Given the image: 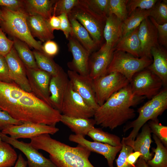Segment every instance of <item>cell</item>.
<instances>
[{"mask_svg":"<svg viewBox=\"0 0 167 167\" xmlns=\"http://www.w3.org/2000/svg\"><path fill=\"white\" fill-rule=\"evenodd\" d=\"M0 109L22 123L55 126L62 114L58 110L14 83L0 81Z\"/></svg>","mask_w":167,"mask_h":167,"instance_id":"1","label":"cell"},{"mask_svg":"<svg viewBox=\"0 0 167 167\" xmlns=\"http://www.w3.org/2000/svg\"><path fill=\"white\" fill-rule=\"evenodd\" d=\"M146 98L134 95L130 84L110 97L95 111L96 124L111 130L119 126L135 116L131 107L136 105Z\"/></svg>","mask_w":167,"mask_h":167,"instance_id":"2","label":"cell"},{"mask_svg":"<svg viewBox=\"0 0 167 167\" xmlns=\"http://www.w3.org/2000/svg\"><path fill=\"white\" fill-rule=\"evenodd\" d=\"M30 140V143L34 148L49 154V159L57 167H95L89 160L91 152L79 145L71 147L47 134Z\"/></svg>","mask_w":167,"mask_h":167,"instance_id":"3","label":"cell"},{"mask_svg":"<svg viewBox=\"0 0 167 167\" xmlns=\"http://www.w3.org/2000/svg\"><path fill=\"white\" fill-rule=\"evenodd\" d=\"M167 108V88L165 87L156 95L139 108V115L134 120L130 122L123 128L126 132L131 128L129 135L122 139L125 143L131 146L142 127L148 121L158 119Z\"/></svg>","mask_w":167,"mask_h":167,"instance_id":"4","label":"cell"},{"mask_svg":"<svg viewBox=\"0 0 167 167\" xmlns=\"http://www.w3.org/2000/svg\"><path fill=\"white\" fill-rule=\"evenodd\" d=\"M1 9L2 19L0 26L3 31L43 52L41 42L36 41L30 32L27 22V14L25 11H13L4 7Z\"/></svg>","mask_w":167,"mask_h":167,"instance_id":"5","label":"cell"},{"mask_svg":"<svg viewBox=\"0 0 167 167\" xmlns=\"http://www.w3.org/2000/svg\"><path fill=\"white\" fill-rule=\"evenodd\" d=\"M69 15L86 29L98 47L101 45L104 40L103 32L106 18L94 12L84 0H79Z\"/></svg>","mask_w":167,"mask_h":167,"instance_id":"6","label":"cell"},{"mask_svg":"<svg viewBox=\"0 0 167 167\" xmlns=\"http://www.w3.org/2000/svg\"><path fill=\"white\" fill-rule=\"evenodd\" d=\"M153 59L146 57L137 58L122 51L115 50L108 67L107 74L113 72H119L130 82L136 73L148 67Z\"/></svg>","mask_w":167,"mask_h":167,"instance_id":"7","label":"cell"},{"mask_svg":"<svg viewBox=\"0 0 167 167\" xmlns=\"http://www.w3.org/2000/svg\"><path fill=\"white\" fill-rule=\"evenodd\" d=\"M130 81L120 73L113 72L93 80L96 102L102 105L110 97L130 84Z\"/></svg>","mask_w":167,"mask_h":167,"instance_id":"8","label":"cell"},{"mask_svg":"<svg viewBox=\"0 0 167 167\" xmlns=\"http://www.w3.org/2000/svg\"><path fill=\"white\" fill-rule=\"evenodd\" d=\"M130 85L134 95L149 100L158 94L163 86L161 79L147 68L135 74Z\"/></svg>","mask_w":167,"mask_h":167,"instance_id":"9","label":"cell"},{"mask_svg":"<svg viewBox=\"0 0 167 167\" xmlns=\"http://www.w3.org/2000/svg\"><path fill=\"white\" fill-rule=\"evenodd\" d=\"M95 110L72 88L69 83L63 101L61 113L67 116L91 118Z\"/></svg>","mask_w":167,"mask_h":167,"instance_id":"10","label":"cell"},{"mask_svg":"<svg viewBox=\"0 0 167 167\" xmlns=\"http://www.w3.org/2000/svg\"><path fill=\"white\" fill-rule=\"evenodd\" d=\"M59 130L58 128L54 126L25 122L19 125L8 126L2 130L1 132L6 135H9L13 139H18L20 138L31 139L45 134L54 135Z\"/></svg>","mask_w":167,"mask_h":167,"instance_id":"11","label":"cell"},{"mask_svg":"<svg viewBox=\"0 0 167 167\" xmlns=\"http://www.w3.org/2000/svg\"><path fill=\"white\" fill-rule=\"evenodd\" d=\"M2 141L21 152L26 157L28 167H57L49 159L45 157L30 143L13 139L0 132Z\"/></svg>","mask_w":167,"mask_h":167,"instance_id":"12","label":"cell"},{"mask_svg":"<svg viewBox=\"0 0 167 167\" xmlns=\"http://www.w3.org/2000/svg\"><path fill=\"white\" fill-rule=\"evenodd\" d=\"M67 74L73 89L95 111L100 106L96 98L93 80L89 75H81L71 70Z\"/></svg>","mask_w":167,"mask_h":167,"instance_id":"13","label":"cell"},{"mask_svg":"<svg viewBox=\"0 0 167 167\" xmlns=\"http://www.w3.org/2000/svg\"><path fill=\"white\" fill-rule=\"evenodd\" d=\"M26 69L31 92L52 106L50 100L49 91L51 75L38 68L30 69L26 67Z\"/></svg>","mask_w":167,"mask_h":167,"instance_id":"14","label":"cell"},{"mask_svg":"<svg viewBox=\"0 0 167 167\" xmlns=\"http://www.w3.org/2000/svg\"><path fill=\"white\" fill-rule=\"evenodd\" d=\"M68 50L72 55L71 61L67 63L70 70L83 75H89V62L91 54L72 35L67 39Z\"/></svg>","mask_w":167,"mask_h":167,"instance_id":"15","label":"cell"},{"mask_svg":"<svg viewBox=\"0 0 167 167\" xmlns=\"http://www.w3.org/2000/svg\"><path fill=\"white\" fill-rule=\"evenodd\" d=\"M115 48L105 43L89 58V76L93 80L107 74L108 67L111 61Z\"/></svg>","mask_w":167,"mask_h":167,"instance_id":"16","label":"cell"},{"mask_svg":"<svg viewBox=\"0 0 167 167\" xmlns=\"http://www.w3.org/2000/svg\"><path fill=\"white\" fill-rule=\"evenodd\" d=\"M5 57L11 79L23 90L31 92L26 67L13 46Z\"/></svg>","mask_w":167,"mask_h":167,"instance_id":"17","label":"cell"},{"mask_svg":"<svg viewBox=\"0 0 167 167\" xmlns=\"http://www.w3.org/2000/svg\"><path fill=\"white\" fill-rule=\"evenodd\" d=\"M69 139L70 141L85 148L91 152L103 156L106 159L109 167H113V162L116 156L122 148V146H113L98 142L90 141L82 135L76 134L70 135Z\"/></svg>","mask_w":167,"mask_h":167,"instance_id":"18","label":"cell"},{"mask_svg":"<svg viewBox=\"0 0 167 167\" xmlns=\"http://www.w3.org/2000/svg\"><path fill=\"white\" fill-rule=\"evenodd\" d=\"M138 36L141 44V58L152 59L151 49L159 44L157 29L149 17L143 20L139 26Z\"/></svg>","mask_w":167,"mask_h":167,"instance_id":"19","label":"cell"},{"mask_svg":"<svg viewBox=\"0 0 167 167\" xmlns=\"http://www.w3.org/2000/svg\"><path fill=\"white\" fill-rule=\"evenodd\" d=\"M69 83L67 74L63 69L51 78L49 85L50 101L52 106L60 113Z\"/></svg>","mask_w":167,"mask_h":167,"instance_id":"20","label":"cell"},{"mask_svg":"<svg viewBox=\"0 0 167 167\" xmlns=\"http://www.w3.org/2000/svg\"><path fill=\"white\" fill-rule=\"evenodd\" d=\"M153 59L147 68L162 80L163 86L167 85V51L166 49L159 45L152 47L151 51Z\"/></svg>","mask_w":167,"mask_h":167,"instance_id":"21","label":"cell"},{"mask_svg":"<svg viewBox=\"0 0 167 167\" xmlns=\"http://www.w3.org/2000/svg\"><path fill=\"white\" fill-rule=\"evenodd\" d=\"M26 20L30 32L33 37H36L42 42L54 38V32L49 28L46 19L42 17L27 14Z\"/></svg>","mask_w":167,"mask_h":167,"instance_id":"22","label":"cell"},{"mask_svg":"<svg viewBox=\"0 0 167 167\" xmlns=\"http://www.w3.org/2000/svg\"><path fill=\"white\" fill-rule=\"evenodd\" d=\"M122 22L114 14L106 17L103 35L107 45L115 47L122 36Z\"/></svg>","mask_w":167,"mask_h":167,"instance_id":"23","label":"cell"},{"mask_svg":"<svg viewBox=\"0 0 167 167\" xmlns=\"http://www.w3.org/2000/svg\"><path fill=\"white\" fill-rule=\"evenodd\" d=\"M142 128L141 132L138 135L131 147L134 152H139L142 155L140 157L147 162L152 158L153 156L150 151L151 145L153 142L152 132L148 123H145Z\"/></svg>","mask_w":167,"mask_h":167,"instance_id":"24","label":"cell"},{"mask_svg":"<svg viewBox=\"0 0 167 167\" xmlns=\"http://www.w3.org/2000/svg\"><path fill=\"white\" fill-rule=\"evenodd\" d=\"M138 28L122 36L115 46V50L126 52L135 58H141V44L138 36Z\"/></svg>","mask_w":167,"mask_h":167,"instance_id":"25","label":"cell"},{"mask_svg":"<svg viewBox=\"0 0 167 167\" xmlns=\"http://www.w3.org/2000/svg\"><path fill=\"white\" fill-rule=\"evenodd\" d=\"M73 36L90 54L99 47L86 29L77 20L68 15Z\"/></svg>","mask_w":167,"mask_h":167,"instance_id":"26","label":"cell"},{"mask_svg":"<svg viewBox=\"0 0 167 167\" xmlns=\"http://www.w3.org/2000/svg\"><path fill=\"white\" fill-rule=\"evenodd\" d=\"M55 0H24V9L29 15L40 16L46 19L52 15Z\"/></svg>","mask_w":167,"mask_h":167,"instance_id":"27","label":"cell"},{"mask_svg":"<svg viewBox=\"0 0 167 167\" xmlns=\"http://www.w3.org/2000/svg\"><path fill=\"white\" fill-rule=\"evenodd\" d=\"M60 122L70 128L75 134L84 137L87 135L96 124L93 119L71 117L63 114L62 115Z\"/></svg>","mask_w":167,"mask_h":167,"instance_id":"28","label":"cell"},{"mask_svg":"<svg viewBox=\"0 0 167 167\" xmlns=\"http://www.w3.org/2000/svg\"><path fill=\"white\" fill-rule=\"evenodd\" d=\"M32 52L38 68L48 73L51 76L57 75L63 69L52 58L35 49Z\"/></svg>","mask_w":167,"mask_h":167,"instance_id":"29","label":"cell"},{"mask_svg":"<svg viewBox=\"0 0 167 167\" xmlns=\"http://www.w3.org/2000/svg\"><path fill=\"white\" fill-rule=\"evenodd\" d=\"M151 10L137 8L132 12L122 22V36L138 27L143 20L148 17Z\"/></svg>","mask_w":167,"mask_h":167,"instance_id":"30","label":"cell"},{"mask_svg":"<svg viewBox=\"0 0 167 167\" xmlns=\"http://www.w3.org/2000/svg\"><path fill=\"white\" fill-rule=\"evenodd\" d=\"M13 47L25 67L30 69L38 68L32 51L24 42L14 38Z\"/></svg>","mask_w":167,"mask_h":167,"instance_id":"31","label":"cell"},{"mask_svg":"<svg viewBox=\"0 0 167 167\" xmlns=\"http://www.w3.org/2000/svg\"><path fill=\"white\" fill-rule=\"evenodd\" d=\"M153 138L156 147L152 150L155 153L154 157L147 162L151 167H167V148L154 134Z\"/></svg>","mask_w":167,"mask_h":167,"instance_id":"32","label":"cell"},{"mask_svg":"<svg viewBox=\"0 0 167 167\" xmlns=\"http://www.w3.org/2000/svg\"><path fill=\"white\" fill-rule=\"evenodd\" d=\"M94 141L107 143L113 146H122L118 136L105 132L100 128L94 127L87 134Z\"/></svg>","mask_w":167,"mask_h":167,"instance_id":"33","label":"cell"},{"mask_svg":"<svg viewBox=\"0 0 167 167\" xmlns=\"http://www.w3.org/2000/svg\"><path fill=\"white\" fill-rule=\"evenodd\" d=\"M11 146L2 141L0 143V167H12L15 165L18 156Z\"/></svg>","mask_w":167,"mask_h":167,"instance_id":"34","label":"cell"},{"mask_svg":"<svg viewBox=\"0 0 167 167\" xmlns=\"http://www.w3.org/2000/svg\"><path fill=\"white\" fill-rule=\"evenodd\" d=\"M149 17L158 24L167 23V1L158 0L151 9Z\"/></svg>","mask_w":167,"mask_h":167,"instance_id":"35","label":"cell"},{"mask_svg":"<svg viewBox=\"0 0 167 167\" xmlns=\"http://www.w3.org/2000/svg\"><path fill=\"white\" fill-rule=\"evenodd\" d=\"M127 0H109L108 15L114 14L122 22L124 21L128 16L126 8Z\"/></svg>","mask_w":167,"mask_h":167,"instance_id":"36","label":"cell"},{"mask_svg":"<svg viewBox=\"0 0 167 167\" xmlns=\"http://www.w3.org/2000/svg\"><path fill=\"white\" fill-rule=\"evenodd\" d=\"M79 0H56L54 5L52 15L56 16L62 14L68 15L73 8L77 4Z\"/></svg>","mask_w":167,"mask_h":167,"instance_id":"37","label":"cell"},{"mask_svg":"<svg viewBox=\"0 0 167 167\" xmlns=\"http://www.w3.org/2000/svg\"><path fill=\"white\" fill-rule=\"evenodd\" d=\"M148 124L152 133L155 135L163 145L167 147V126L162 125L158 119L150 120Z\"/></svg>","mask_w":167,"mask_h":167,"instance_id":"38","label":"cell"},{"mask_svg":"<svg viewBox=\"0 0 167 167\" xmlns=\"http://www.w3.org/2000/svg\"><path fill=\"white\" fill-rule=\"evenodd\" d=\"M109 0H84L94 12L105 18L108 15Z\"/></svg>","mask_w":167,"mask_h":167,"instance_id":"39","label":"cell"},{"mask_svg":"<svg viewBox=\"0 0 167 167\" xmlns=\"http://www.w3.org/2000/svg\"><path fill=\"white\" fill-rule=\"evenodd\" d=\"M157 1V0H128L126 8L128 16L137 8L146 10L151 9Z\"/></svg>","mask_w":167,"mask_h":167,"instance_id":"40","label":"cell"},{"mask_svg":"<svg viewBox=\"0 0 167 167\" xmlns=\"http://www.w3.org/2000/svg\"><path fill=\"white\" fill-rule=\"evenodd\" d=\"M122 148L116 160L117 167H133L126 162V158L128 155L133 152L132 148L126 144L122 139L121 140Z\"/></svg>","mask_w":167,"mask_h":167,"instance_id":"41","label":"cell"},{"mask_svg":"<svg viewBox=\"0 0 167 167\" xmlns=\"http://www.w3.org/2000/svg\"><path fill=\"white\" fill-rule=\"evenodd\" d=\"M149 18L156 27L158 33V41L159 44L165 48L167 47V23L162 25L157 24L151 17Z\"/></svg>","mask_w":167,"mask_h":167,"instance_id":"42","label":"cell"},{"mask_svg":"<svg viewBox=\"0 0 167 167\" xmlns=\"http://www.w3.org/2000/svg\"><path fill=\"white\" fill-rule=\"evenodd\" d=\"M14 42L8 38L0 26V55L5 56L13 46Z\"/></svg>","mask_w":167,"mask_h":167,"instance_id":"43","label":"cell"},{"mask_svg":"<svg viewBox=\"0 0 167 167\" xmlns=\"http://www.w3.org/2000/svg\"><path fill=\"white\" fill-rule=\"evenodd\" d=\"M23 123L14 118L6 112L0 109V130L2 131L8 126L19 125Z\"/></svg>","mask_w":167,"mask_h":167,"instance_id":"44","label":"cell"},{"mask_svg":"<svg viewBox=\"0 0 167 167\" xmlns=\"http://www.w3.org/2000/svg\"><path fill=\"white\" fill-rule=\"evenodd\" d=\"M0 6L13 11L24 10V2L22 0H0Z\"/></svg>","mask_w":167,"mask_h":167,"instance_id":"45","label":"cell"},{"mask_svg":"<svg viewBox=\"0 0 167 167\" xmlns=\"http://www.w3.org/2000/svg\"><path fill=\"white\" fill-rule=\"evenodd\" d=\"M58 16L60 21V30L63 32L66 38L68 39L72 33V27L68 15L62 14Z\"/></svg>","mask_w":167,"mask_h":167,"instance_id":"46","label":"cell"},{"mask_svg":"<svg viewBox=\"0 0 167 167\" xmlns=\"http://www.w3.org/2000/svg\"><path fill=\"white\" fill-rule=\"evenodd\" d=\"M0 81L12 83L9 77L7 65L5 56L0 55Z\"/></svg>","mask_w":167,"mask_h":167,"instance_id":"47","label":"cell"},{"mask_svg":"<svg viewBox=\"0 0 167 167\" xmlns=\"http://www.w3.org/2000/svg\"><path fill=\"white\" fill-rule=\"evenodd\" d=\"M42 50L43 53L52 58L58 53L59 48L56 43L52 40H49L45 41L42 45Z\"/></svg>","mask_w":167,"mask_h":167,"instance_id":"48","label":"cell"},{"mask_svg":"<svg viewBox=\"0 0 167 167\" xmlns=\"http://www.w3.org/2000/svg\"><path fill=\"white\" fill-rule=\"evenodd\" d=\"M48 25L52 32L55 30H60V21L58 16L53 15L46 19Z\"/></svg>","mask_w":167,"mask_h":167,"instance_id":"49","label":"cell"},{"mask_svg":"<svg viewBox=\"0 0 167 167\" xmlns=\"http://www.w3.org/2000/svg\"><path fill=\"white\" fill-rule=\"evenodd\" d=\"M141 156V154L138 152H133L127 157L126 162L129 165L134 167L137 161Z\"/></svg>","mask_w":167,"mask_h":167,"instance_id":"50","label":"cell"},{"mask_svg":"<svg viewBox=\"0 0 167 167\" xmlns=\"http://www.w3.org/2000/svg\"><path fill=\"white\" fill-rule=\"evenodd\" d=\"M27 161L24 158L22 155L19 154L15 165L12 167H27Z\"/></svg>","mask_w":167,"mask_h":167,"instance_id":"51","label":"cell"},{"mask_svg":"<svg viewBox=\"0 0 167 167\" xmlns=\"http://www.w3.org/2000/svg\"><path fill=\"white\" fill-rule=\"evenodd\" d=\"M134 167H151L142 157H140L137 161Z\"/></svg>","mask_w":167,"mask_h":167,"instance_id":"52","label":"cell"},{"mask_svg":"<svg viewBox=\"0 0 167 167\" xmlns=\"http://www.w3.org/2000/svg\"><path fill=\"white\" fill-rule=\"evenodd\" d=\"M2 16L1 7H0V22L2 20Z\"/></svg>","mask_w":167,"mask_h":167,"instance_id":"53","label":"cell"},{"mask_svg":"<svg viewBox=\"0 0 167 167\" xmlns=\"http://www.w3.org/2000/svg\"><path fill=\"white\" fill-rule=\"evenodd\" d=\"M2 141V140L1 139L0 135V143Z\"/></svg>","mask_w":167,"mask_h":167,"instance_id":"54","label":"cell"}]
</instances>
